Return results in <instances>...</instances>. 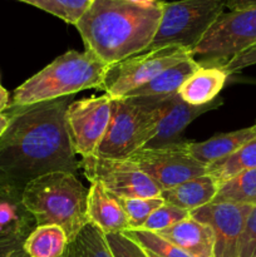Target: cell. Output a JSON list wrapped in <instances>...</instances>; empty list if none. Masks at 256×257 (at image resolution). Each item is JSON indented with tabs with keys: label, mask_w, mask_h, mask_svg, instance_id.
I'll use <instances>...</instances> for the list:
<instances>
[{
	"label": "cell",
	"mask_w": 256,
	"mask_h": 257,
	"mask_svg": "<svg viewBox=\"0 0 256 257\" xmlns=\"http://www.w3.org/2000/svg\"><path fill=\"white\" fill-rule=\"evenodd\" d=\"M2 87H3V85H2V84H0V88H2Z\"/></svg>",
	"instance_id": "cell-37"
},
{
	"label": "cell",
	"mask_w": 256,
	"mask_h": 257,
	"mask_svg": "<svg viewBox=\"0 0 256 257\" xmlns=\"http://www.w3.org/2000/svg\"><path fill=\"white\" fill-rule=\"evenodd\" d=\"M68 98L9 107L10 123L0 137V188L22 195L29 182L50 172L77 175L65 120Z\"/></svg>",
	"instance_id": "cell-1"
},
{
	"label": "cell",
	"mask_w": 256,
	"mask_h": 257,
	"mask_svg": "<svg viewBox=\"0 0 256 257\" xmlns=\"http://www.w3.org/2000/svg\"><path fill=\"white\" fill-rule=\"evenodd\" d=\"M188 58H193L192 53L182 47H163L133 55L113 65L103 90L110 99H119L131 90L151 82L161 72Z\"/></svg>",
	"instance_id": "cell-8"
},
{
	"label": "cell",
	"mask_w": 256,
	"mask_h": 257,
	"mask_svg": "<svg viewBox=\"0 0 256 257\" xmlns=\"http://www.w3.org/2000/svg\"><path fill=\"white\" fill-rule=\"evenodd\" d=\"M218 187L220 186L215 178L205 173L202 176L185 181L170 190L162 191L161 197L165 202L192 212L212 202Z\"/></svg>",
	"instance_id": "cell-18"
},
{
	"label": "cell",
	"mask_w": 256,
	"mask_h": 257,
	"mask_svg": "<svg viewBox=\"0 0 256 257\" xmlns=\"http://www.w3.org/2000/svg\"><path fill=\"white\" fill-rule=\"evenodd\" d=\"M251 207L248 205L211 202L190 212L191 217L212 228V257H238V241Z\"/></svg>",
	"instance_id": "cell-12"
},
{
	"label": "cell",
	"mask_w": 256,
	"mask_h": 257,
	"mask_svg": "<svg viewBox=\"0 0 256 257\" xmlns=\"http://www.w3.org/2000/svg\"><path fill=\"white\" fill-rule=\"evenodd\" d=\"M105 238L114 257H148L145 248L124 233H108Z\"/></svg>",
	"instance_id": "cell-28"
},
{
	"label": "cell",
	"mask_w": 256,
	"mask_h": 257,
	"mask_svg": "<svg viewBox=\"0 0 256 257\" xmlns=\"http://www.w3.org/2000/svg\"><path fill=\"white\" fill-rule=\"evenodd\" d=\"M198 68L200 63L193 58H188L161 72L151 82L131 90L124 97H161L177 93L186 79Z\"/></svg>",
	"instance_id": "cell-19"
},
{
	"label": "cell",
	"mask_w": 256,
	"mask_h": 257,
	"mask_svg": "<svg viewBox=\"0 0 256 257\" xmlns=\"http://www.w3.org/2000/svg\"><path fill=\"white\" fill-rule=\"evenodd\" d=\"M89 182H98L120 198H146L161 196V188L128 160H112L88 156L79 161Z\"/></svg>",
	"instance_id": "cell-10"
},
{
	"label": "cell",
	"mask_w": 256,
	"mask_h": 257,
	"mask_svg": "<svg viewBox=\"0 0 256 257\" xmlns=\"http://www.w3.org/2000/svg\"><path fill=\"white\" fill-rule=\"evenodd\" d=\"M226 8L230 10H242L256 8V0H226Z\"/></svg>",
	"instance_id": "cell-32"
},
{
	"label": "cell",
	"mask_w": 256,
	"mask_h": 257,
	"mask_svg": "<svg viewBox=\"0 0 256 257\" xmlns=\"http://www.w3.org/2000/svg\"><path fill=\"white\" fill-rule=\"evenodd\" d=\"M238 257H256V205L251 207L243 223L238 241Z\"/></svg>",
	"instance_id": "cell-29"
},
{
	"label": "cell",
	"mask_w": 256,
	"mask_h": 257,
	"mask_svg": "<svg viewBox=\"0 0 256 257\" xmlns=\"http://www.w3.org/2000/svg\"><path fill=\"white\" fill-rule=\"evenodd\" d=\"M188 217H190L188 211L165 202L147 218V221L143 223L140 230L160 232V231L171 227V226L176 225V223L181 222Z\"/></svg>",
	"instance_id": "cell-27"
},
{
	"label": "cell",
	"mask_w": 256,
	"mask_h": 257,
	"mask_svg": "<svg viewBox=\"0 0 256 257\" xmlns=\"http://www.w3.org/2000/svg\"><path fill=\"white\" fill-rule=\"evenodd\" d=\"M225 8L226 0L163 2L160 25L146 52L163 47H182L192 50Z\"/></svg>",
	"instance_id": "cell-6"
},
{
	"label": "cell",
	"mask_w": 256,
	"mask_h": 257,
	"mask_svg": "<svg viewBox=\"0 0 256 257\" xmlns=\"http://www.w3.org/2000/svg\"><path fill=\"white\" fill-rule=\"evenodd\" d=\"M9 93L5 88H0V113H4L5 109H8L10 105L9 102Z\"/></svg>",
	"instance_id": "cell-33"
},
{
	"label": "cell",
	"mask_w": 256,
	"mask_h": 257,
	"mask_svg": "<svg viewBox=\"0 0 256 257\" xmlns=\"http://www.w3.org/2000/svg\"><path fill=\"white\" fill-rule=\"evenodd\" d=\"M64 257H114L109 245L97 226L88 222L68 243Z\"/></svg>",
	"instance_id": "cell-23"
},
{
	"label": "cell",
	"mask_w": 256,
	"mask_h": 257,
	"mask_svg": "<svg viewBox=\"0 0 256 257\" xmlns=\"http://www.w3.org/2000/svg\"><path fill=\"white\" fill-rule=\"evenodd\" d=\"M27 257H28V256H27Z\"/></svg>",
	"instance_id": "cell-38"
},
{
	"label": "cell",
	"mask_w": 256,
	"mask_h": 257,
	"mask_svg": "<svg viewBox=\"0 0 256 257\" xmlns=\"http://www.w3.org/2000/svg\"><path fill=\"white\" fill-rule=\"evenodd\" d=\"M163 0H92L78 33L85 50L109 65L146 52L162 17Z\"/></svg>",
	"instance_id": "cell-2"
},
{
	"label": "cell",
	"mask_w": 256,
	"mask_h": 257,
	"mask_svg": "<svg viewBox=\"0 0 256 257\" xmlns=\"http://www.w3.org/2000/svg\"><path fill=\"white\" fill-rule=\"evenodd\" d=\"M220 104V100L215 99L205 105H192L181 99L177 93L167 95L162 103L155 137L143 148H160L182 142V133L187 125Z\"/></svg>",
	"instance_id": "cell-13"
},
{
	"label": "cell",
	"mask_w": 256,
	"mask_h": 257,
	"mask_svg": "<svg viewBox=\"0 0 256 257\" xmlns=\"http://www.w3.org/2000/svg\"><path fill=\"white\" fill-rule=\"evenodd\" d=\"M124 235L132 238L141 247L155 253L158 257H191L186 252H183L181 248H178L177 246H175L170 241L163 238L158 233L152 232V231L130 230L125 231Z\"/></svg>",
	"instance_id": "cell-26"
},
{
	"label": "cell",
	"mask_w": 256,
	"mask_h": 257,
	"mask_svg": "<svg viewBox=\"0 0 256 257\" xmlns=\"http://www.w3.org/2000/svg\"><path fill=\"white\" fill-rule=\"evenodd\" d=\"M59 18L67 24L75 25L92 0H18Z\"/></svg>",
	"instance_id": "cell-24"
},
{
	"label": "cell",
	"mask_w": 256,
	"mask_h": 257,
	"mask_svg": "<svg viewBox=\"0 0 256 257\" xmlns=\"http://www.w3.org/2000/svg\"><path fill=\"white\" fill-rule=\"evenodd\" d=\"M112 67L89 50H68L20 84L9 107L49 102L93 88L103 90Z\"/></svg>",
	"instance_id": "cell-3"
},
{
	"label": "cell",
	"mask_w": 256,
	"mask_h": 257,
	"mask_svg": "<svg viewBox=\"0 0 256 257\" xmlns=\"http://www.w3.org/2000/svg\"><path fill=\"white\" fill-rule=\"evenodd\" d=\"M156 233L191 257H212L213 255L212 228L191 216Z\"/></svg>",
	"instance_id": "cell-15"
},
{
	"label": "cell",
	"mask_w": 256,
	"mask_h": 257,
	"mask_svg": "<svg viewBox=\"0 0 256 257\" xmlns=\"http://www.w3.org/2000/svg\"><path fill=\"white\" fill-rule=\"evenodd\" d=\"M256 64V45L248 48V49L243 50V52L238 53L237 55L231 58L223 68L227 70L228 74L231 73L240 72V70L245 69V68L250 67V65Z\"/></svg>",
	"instance_id": "cell-31"
},
{
	"label": "cell",
	"mask_w": 256,
	"mask_h": 257,
	"mask_svg": "<svg viewBox=\"0 0 256 257\" xmlns=\"http://www.w3.org/2000/svg\"><path fill=\"white\" fill-rule=\"evenodd\" d=\"M212 202L255 206L256 168L242 171L220 185Z\"/></svg>",
	"instance_id": "cell-22"
},
{
	"label": "cell",
	"mask_w": 256,
	"mask_h": 257,
	"mask_svg": "<svg viewBox=\"0 0 256 257\" xmlns=\"http://www.w3.org/2000/svg\"><path fill=\"white\" fill-rule=\"evenodd\" d=\"M143 248V247H142ZM146 252H147V255H148V257H158V256H156L155 253H152V252H150V251H147V250H145Z\"/></svg>",
	"instance_id": "cell-35"
},
{
	"label": "cell",
	"mask_w": 256,
	"mask_h": 257,
	"mask_svg": "<svg viewBox=\"0 0 256 257\" xmlns=\"http://www.w3.org/2000/svg\"><path fill=\"white\" fill-rule=\"evenodd\" d=\"M4 191H7V190H4V188H0V195H2V193L4 192ZM9 192H10V191H9ZM2 236H4V235H3L2 231H0V237H2Z\"/></svg>",
	"instance_id": "cell-36"
},
{
	"label": "cell",
	"mask_w": 256,
	"mask_h": 257,
	"mask_svg": "<svg viewBox=\"0 0 256 257\" xmlns=\"http://www.w3.org/2000/svg\"><path fill=\"white\" fill-rule=\"evenodd\" d=\"M112 113L109 95L83 98L68 105L65 113L68 133L75 155L95 156L108 130Z\"/></svg>",
	"instance_id": "cell-11"
},
{
	"label": "cell",
	"mask_w": 256,
	"mask_h": 257,
	"mask_svg": "<svg viewBox=\"0 0 256 257\" xmlns=\"http://www.w3.org/2000/svg\"><path fill=\"white\" fill-rule=\"evenodd\" d=\"M68 243L67 233L59 226H35L25 237L23 248L28 257H64Z\"/></svg>",
	"instance_id": "cell-20"
},
{
	"label": "cell",
	"mask_w": 256,
	"mask_h": 257,
	"mask_svg": "<svg viewBox=\"0 0 256 257\" xmlns=\"http://www.w3.org/2000/svg\"><path fill=\"white\" fill-rule=\"evenodd\" d=\"M256 45V8L222 13L201 42L191 50L203 65H223L238 53Z\"/></svg>",
	"instance_id": "cell-7"
},
{
	"label": "cell",
	"mask_w": 256,
	"mask_h": 257,
	"mask_svg": "<svg viewBox=\"0 0 256 257\" xmlns=\"http://www.w3.org/2000/svg\"><path fill=\"white\" fill-rule=\"evenodd\" d=\"M256 136V123L251 127L233 131L227 133H218L203 142H187L190 155L205 165L206 167L232 155L241 146L245 145Z\"/></svg>",
	"instance_id": "cell-17"
},
{
	"label": "cell",
	"mask_w": 256,
	"mask_h": 257,
	"mask_svg": "<svg viewBox=\"0 0 256 257\" xmlns=\"http://www.w3.org/2000/svg\"><path fill=\"white\" fill-rule=\"evenodd\" d=\"M118 201L122 205L125 215H127L130 230H140L147 218L157 210L158 207L165 203L161 196L157 197H146V198H120ZM128 230V231H130Z\"/></svg>",
	"instance_id": "cell-25"
},
{
	"label": "cell",
	"mask_w": 256,
	"mask_h": 257,
	"mask_svg": "<svg viewBox=\"0 0 256 257\" xmlns=\"http://www.w3.org/2000/svg\"><path fill=\"white\" fill-rule=\"evenodd\" d=\"M228 75L227 70L221 65L200 64V68L181 85L177 94L188 104L205 105L220 94Z\"/></svg>",
	"instance_id": "cell-16"
},
{
	"label": "cell",
	"mask_w": 256,
	"mask_h": 257,
	"mask_svg": "<svg viewBox=\"0 0 256 257\" xmlns=\"http://www.w3.org/2000/svg\"><path fill=\"white\" fill-rule=\"evenodd\" d=\"M10 123V117L8 113H0V137L5 133L8 130Z\"/></svg>",
	"instance_id": "cell-34"
},
{
	"label": "cell",
	"mask_w": 256,
	"mask_h": 257,
	"mask_svg": "<svg viewBox=\"0 0 256 257\" xmlns=\"http://www.w3.org/2000/svg\"><path fill=\"white\" fill-rule=\"evenodd\" d=\"M27 235H10L0 237V257H27L23 248Z\"/></svg>",
	"instance_id": "cell-30"
},
{
	"label": "cell",
	"mask_w": 256,
	"mask_h": 257,
	"mask_svg": "<svg viewBox=\"0 0 256 257\" xmlns=\"http://www.w3.org/2000/svg\"><path fill=\"white\" fill-rule=\"evenodd\" d=\"M252 168H256V136L232 155L207 166L206 173L215 178L220 186L237 173Z\"/></svg>",
	"instance_id": "cell-21"
},
{
	"label": "cell",
	"mask_w": 256,
	"mask_h": 257,
	"mask_svg": "<svg viewBox=\"0 0 256 257\" xmlns=\"http://www.w3.org/2000/svg\"><path fill=\"white\" fill-rule=\"evenodd\" d=\"M22 203L37 226H59L72 240L89 221L87 213L88 188L77 175L50 172L28 183Z\"/></svg>",
	"instance_id": "cell-4"
},
{
	"label": "cell",
	"mask_w": 256,
	"mask_h": 257,
	"mask_svg": "<svg viewBox=\"0 0 256 257\" xmlns=\"http://www.w3.org/2000/svg\"><path fill=\"white\" fill-rule=\"evenodd\" d=\"M148 176L161 191L205 175L207 167L190 155L187 141L160 148H141L127 157Z\"/></svg>",
	"instance_id": "cell-9"
},
{
	"label": "cell",
	"mask_w": 256,
	"mask_h": 257,
	"mask_svg": "<svg viewBox=\"0 0 256 257\" xmlns=\"http://www.w3.org/2000/svg\"><path fill=\"white\" fill-rule=\"evenodd\" d=\"M87 213L88 221L105 235L124 233L130 230L127 215L118 197L98 182H90L88 188Z\"/></svg>",
	"instance_id": "cell-14"
},
{
	"label": "cell",
	"mask_w": 256,
	"mask_h": 257,
	"mask_svg": "<svg viewBox=\"0 0 256 257\" xmlns=\"http://www.w3.org/2000/svg\"><path fill=\"white\" fill-rule=\"evenodd\" d=\"M166 97L167 95L112 99L109 124L95 156L125 160L136 151L146 147L155 137Z\"/></svg>",
	"instance_id": "cell-5"
}]
</instances>
